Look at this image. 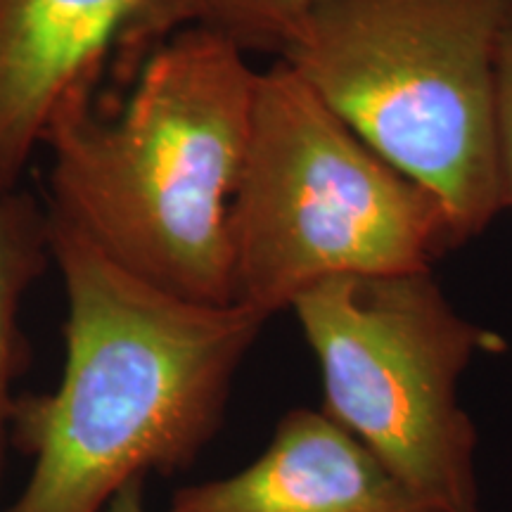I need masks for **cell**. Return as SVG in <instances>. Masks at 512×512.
<instances>
[{
	"instance_id": "1",
	"label": "cell",
	"mask_w": 512,
	"mask_h": 512,
	"mask_svg": "<svg viewBox=\"0 0 512 512\" xmlns=\"http://www.w3.org/2000/svg\"><path fill=\"white\" fill-rule=\"evenodd\" d=\"M50 245L67 294L64 370L53 392L15 403L10 444L31 475L5 512H102L124 486L195 463L268 318L159 290L53 216Z\"/></svg>"
},
{
	"instance_id": "2",
	"label": "cell",
	"mask_w": 512,
	"mask_h": 512,
	"mask_svg": "<svg viewBox=\"0 0 512 512\" xmlns=\"http://www.w3.org/2000/svg\"><path fill=\"white\" fill-rule=\"evenodd\" d=\"M261 72L207 29H183L140 62L124 105L64 102L48 214L159 290L235 304L230 207L245 171Z\"/></svg>"
},
{
	"instance_id": "3",
	"label": "cell",
	"mask_w": 512,
	"mask_h": 512,
	"mask_svg": "<svg viewBox=\"0 0 512 512\" xmlns=\"http://www.w3.org/2000/svg\"><path fill=\"white\" fill-rule=\"evenodd\" d=\"M512 0H325L280 55L475 238L503 207L496 55Z\"/></svg>"
},
{
	"instance_id": "4",
	"label": "cell",
	"mask_w": 512,
	"mask_h": 512,
	"mask_svg": "<svg viewBox=\"0 0 512 512\" xmlns=\"http://www.w3.org/2000/svg\"><path fill=\"white\" fill-rule=\"evenodd\" d=\"M451 221L356 136L285 62L261 72L233 207L235 302L266 318L339 275L425 271Z\"/></svg>"
},
{
	"instance_id": "5",
	"label": "cell",
	"mask_w": 512,
	"mask_h": 512,
	"mask_svg": "<svg viewBox=\"0 0 512 512\" xmlns=\"http://www.w3.org/2000/svg\"><path fill=\"white\" fill-rule=\"evenodd\" d=\"M290 311L318 361L323 411L430 512H479L477 430L458 384L503 339L460 316L432 268L339 275Z\"/></svg>"
},
{
	"instance_id": "6",
	"label": "cell",
	"mask_w": 512,
	"mask_h": 512,
	"mask_svg": "<svg viewBox=\"0 0 512 512\" xmlns=\"http://www.w3.org/2000/svg\"><path fill=\"white\" fill-rule=\"evenodd\" d=\"M145 0H0V195L64 102L93 95Z\"/></svg>"
},
{
	"instance_id": "7",
	"label": "cell",
	"mask_w": 512,
	"mask_h": 512,
	"mask_svg": "<svg viewBox=\"0 0 512 512\" xmlns=\"http://www.w3.org/2000/svg\"><path fill=\"white\" fill-rule=\"evenodd\" d=\"M166 512H430L320 408H292L261 456L171 496Z\"/></svg>"
},
{
	"instance_id": "8",
	"label": "cell",
	"mask_w": 512,
	"mask_h": 512,
	"mask_svg": "<svg viewBox=\"0 0 512 512\" xmlns=\"http://www.w3.org/2000/svg\"><path fill=\"white\" fill-rule=\"evenodd\" d=\"M325 0H145L121 36L112 69L131 81L152 48L183 29H207L235 43L242 53L283 55L294 36Z\"/></svg>"
},
{
	"instance_id": "9",
	"label": "cell",
	"mask_w": 512,
	"mask_h": 512,
	"mask_svg": "<svg viewBox=\"0 0 512 512\" xmlns=\"http://www.w3.org/2000/svg\"><path fill=\"white\" fill-rule=\"evenodd\" d=\"M53 259L50 214L29 192L0 195V489L10 446V422L17 396L12 384L27 363V342L19 328L22 302Z\"/></svg>"
},
{
	"instance_id": "10",
	"label": "cell",
	"mask_w": 512,
	"mask_h": 512,
	"mask_svg": "<svg viewBox=\"0 0 512 512\" xmlns=\"http://www.w3.org/2000/svg\"><path fill=\"white\" fill-rule=\"evenodd\" d=\"M496 155L503 207H512V3L496 55Z\"/></svg>"
},
{
	"instance_id": "11",
	"label": "cell",
	"mask_w": 512,
	"mask_h": 512,
	"mask_svg": "<svg viewBox=\"0 0 512 512\" xmlns=\"http://www.w3.org/2000/svg\"><path fill=\"white\" fill-rule=\"evenodd\" d=\"M143 484L145 482H133L124 486L102 512H145Z\"/></svg>"
}]
</instances>
